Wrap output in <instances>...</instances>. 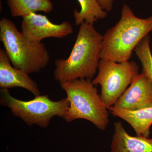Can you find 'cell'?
I'll return each mask as SVG.
<instances>
[{
    "instance_id": "1",
    "label": "cell",
    "mask_w": 152,
    "mask_h": 152,
    "mask_svg": "<svg viewBox=\"0 0 152 152\" xmlns=\"http://www.w3.org/2000/svg\"><path fill=\"white\" fill-rule=\"evenodd\" d=\"M103 39L94 25L82 23L70 55L66 59L55 61V80L59 83L79 79L91 80L98 70Z\"/></svg>"
},
{
    "instance_id": "2",
    "label": "cell",
    "mask_w": 152,
    "mask_h": 152,
    "mask_svg": "<svg viewBox=\"0 0 152 152\" xmlns=\"http://www.w3.org/2000/svg\"><path fill=\"white\" fill-rule=\"evenodd\" d=\"M121 15L119 21L103 35L102 59L117 63L129 61L136 47L152 31V16L146 19L138 18L126 4Z\"/></svg>"
},
{
    "instance_id": "3",
    "label": "cell",
    "mask_w": 152,
    "mask_h": 152,
    "mask_svg": "<svg viewBox=\"0 0 152 152\" xmlns=\"http://www.w3.org/2000/svg\"><path fill=\"white\" fill-rule=\"evenodd\" d=\"M69 107L63 118L70 123L79 119L91 122L99 130H105L109 124L107 108L91 80L79 79L61 82Z\"/></svg>"
},
{
    "instance_id": "4",
    "label": "cell",
    "mask_w": 152,
    "mask_h": 152,
    "mask_svg": "<svg viewBox=\"0 0 152 152\" xmlns=\"http://www.w3.org/2000/svg\"><path fill=\"white\" fill-rule=\"evenodd\" d=\"M0 40L16 69L29 74L37 73L48 64L50 57L45 45L29 40L6 18L0 20Z\"/></svg>"
},
{
    "instance_id": "5",
    "label": "cell",
    "mask_w": 152,
    "mask_h": 152,
    "mask_svg": "<svg viewBox=\"0 0 152 152\" xmlns=\"http://www.w3.org/2000/svg\"><path fill=\"white\" fill-rule=\"evenodd\" d=\"M0 104L10 109L15 116L19 117L28 126L37 125L46 128L55 116L63 118L69 107L66 98L52 101L47 95L36 96L28 101H22L11 96L8 89L1 88Z\"/></svg>"
},
{
    "instance_id": "6",
    "label": "cell",
    "mask_w": 152,
    "mask_h": 152,
    "mask_svg": "<svg viewBox=\"0 0 152 152\" xmlns=\"http://www.w3.org/2000/svg\"><path fill=\"white\" fill-rule=\"evenodd\" d=\"M139 71L134 61L117 63L101 59L97 75L92 82L95 86H101V97L107 108L115 105L139 75Z\"/></svg>"
},
{
    "instance_id": "7",
    "label": "cell",
    "mask_w": 152,
    "mask_h": 152,
    "mask_svg": "<svg viewBox=\"0 0 152 152\" xmlns=\"http://www.w3.org/2000/svg\"><path fill=\"white\" fill-rule=\"evenodd\" d=\"M21 32L29 40L39 43L46 38L66 37L72 34L73 28L67 21L57 24L46 16L32 13L23 18Z\"/></svg>"
},
{
    "instance_id": "8",
    "label": "cell",
    "mask_w": 152,
    "mask_h": 152,
    "mask_svg": "<svg viewBox=\"0 0 152 152\" xmlns=\"http://www.w3.org/2000/svg\"><path fill=\"white\" fill-rule=\"evenodd\" d=\"M113 106L131 110L152 106L151 83L142 73L139 74Z\"/></svg>"
},
{
    "instance_id": "9",
    "label": "cell",
    "mask_w": 152,
    "mask_h": 152,
    "mask_svg": "<svg viewBox=\"0 0 152 152\" xmlns=\"http://www.w3.org/2000/svg\"><path fill=\"white\" fill-rule=\"evenodd\" d=\"M4 49H0V87L1 88H23L35 96L41 93L37 84L25 71L12 66Z\"/></svg>"
},
{
    "instance_id": "10",
    "label": "cell",
    "mask_w": 152,
    "mask_h": 152,
    "mask_svg": "<svg viewBox=\"0 0 152 152\" xmlns=\"http://www.w3.org/2000/svg\"><path fill=\"white\" fill-rule=\"evenodd\" d=\"M114 127L110 152H152V138L131 136L121 122L115 123Z\"/></svg>"
},
{
    "instance_id": "11",
    "label": "cell",
    "mask_w": 152,
    "mask_h": 152,
    "mask_svg": "<svg viewBox=\"0 0 152 152\" xmlns=\"http://www.w3.org/2000/svg\"><path fill=\"white\" fill-rule=\"evenodd\" d=\"M108 110L114 116L119 117L129 123L137 136L149 137L152 125V106L134 110L112 106Z\"/></svg>"
},
{
    "instance_id": "12",
    "label": "cell",
    "mask_w": 152,
    "mask_h": 152,
    "mask_svg": "<svg viewBox=\"0 0 152 152\" xmlns=\"http://www.w3.org/2000/svg\"><path fill=\"white\" fill-rule=\"evenodd\" d=\"M11 15L14 18L27 16L32 13H49L53 10L51 0H7Z\"/></svg>"
},
{
    "instance_id": "13",
    "label": "cell",
    "mask_w": 152,
    "mask_h": 152,
    "mask_svg": "<svg viewBox=\"0 0 152 152\" xmlns=\"http://www.w3.org/2000/svg\"><path fill=\"white\" fill-rule=\"evenodd\" d=\"M81 7L80 12L74 10L75 24L80 26L86 22L94 25L98 20H102L107 16L108 12L104 10L97 0H77Z\"/></svg>"
},
{
    "instance_id": "14",
    "label": "cell",
    "mask_w": 152,
    "mask_h": 152,
    "mask_svg": "<svg viewBox=\"0 0 152 152\" xmlns=\"http://www.w3.org/2000/svg\"><path fill=\"white\" fill-rule=\"evenodd\" d=\"M150 40L149 35L145 37L136 47L134 51L141 64L142 73L146 76L152 84V54Z\"/></svg>"
},
{
    "instance_id": "15",
    "label": "cell",
    "mask_w": 152,
    "mask_h": 152,
    "mask_svg": "<svg viewBox=\"0 0 152 152\" xmlns=\"http://www.w3.org/2000/svg\"><path fill=\"white\" fill-rule=\"evenodd\" d=\"M104 10L109 12L113 10L114 0H97Z\"/></svg>"
}]
</instances>
